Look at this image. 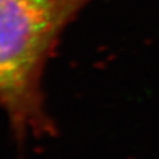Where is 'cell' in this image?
Returning <instances> with one entry per match:
<instances>
[{
    "mask_svg": "<svg viewBox=\"0 0 159 159\" xmlns=\"http://www.w3.org/2000/svg\"><path fill=\"white\" fill-rule=\"evenodd\" d=\"M92 0H0V108L18 140L54 131L43 74L64 29Z\"/></svg>",
    "mask_w": 159,
    "mask_h": 159,
    "instance_id": "obj_1",
    "label": "cell"
}]
</instances>
